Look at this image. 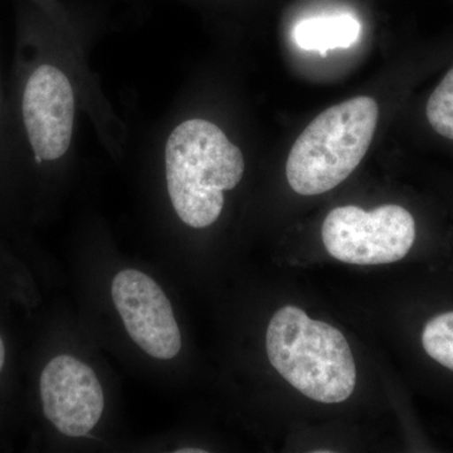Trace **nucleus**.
<instances>
[{
  "mask_svg": "<svg viewBox=\"0 0 453 453\" xmlns=\"http://www.w3.org/2000/svg\"><path fill=\"white\" fill-rule=\"evenodd\" d=\"M43 413L67 437L88 436L105 410V395L91 366L68 354L53 357L40 380Z\"/></svg>",
  "mask_w": 453,
  "mask_h": 453,
  "instance_id": "nucleus-7",
  "label": "nucleus"
},
{
  "mask_svg": "<svg viewBox=\"0 0 453 453\" xmlns=\"http://www.w3.org/2000/svg\"><path fill=\"white\" fill-rule=\"evenodd\" d=\"M55 43L40 18L22 23L8 100L14 148L38 168L67 157L76 127V88Z\"/></svg>",
  "mask_w": 453,
  "mask_h": 453,
  "instance_id": "nucleus-1",
  "label": "nucleus"
},
{
  "mask_svg": "<svg viewBox=\"0 0 453 453\" xmlns=\"http://www.w3.org/2000/svg\"><path fill=\"white\" fill-rule=\"evenodd\" d=\"M266 350L283 380L316 402L340 403L356 388V363L345 336L296 306H285L273 316Z\"/></svg>",
  "mask_w": 453,
  "mask_h": 453,
  "instance_id": "nucleus-3",
  "label": "nucleus"
},
{
  "mask_svg": "<svg viewBox=\"0 0 453 453\" xmlns=\"http://www.w3.org/2000/svg\"><path fill=\"white\" fill-rule=\"evenodd\" d=\"M362 26L350 14L315 17L294 27L292 38L301 50L326 55L329 50L350 49L359 40Z\"/></svg>",
  "mask_w": 453,
  "mask_h": 453,
  "instance_id": "nucleus-8",
  "label": "nucleus"
},
{
  "mask_svg": "<svg viewBox=\"0 0 453 453\" xmlns=\"http://www.w3.org/2000/svg\"><path fill=\"white\" fill-rule=\"evenodd\" d=\"M5 365V344L3 342L2 336H0V372H2L3 368H4Z\"/></svg>",
  "mask_w": 453,
  "mask_h": 453,
  "instance_id": "nucleus-12",
  "label": "nucleus"
},
{
  "mask_svg": "<svg viewBox=\"0 0 453 453\" xmlns=\"http://www.w3.org/2000/svg\"><path fill=\"white\" fill-rule=\"evenodd\" d=\"M426 113L440 135L453 140V67L429 97Z\"/></svg>",
  "mask_w": 453,
  "mask_h": 453,
  "instance_id": "nucleus-10",
  "label": "nucleus"
},
{
  "mask_svg": "<svg viewBox=\"0 0 453 453\" xmlns=\"http://www.w3.org/2000/svg\"><path fill=\"white\" fill-rule=\"evenodd\" d=\"M380 107L359 96L321 112L292 146L286 177L297 195L318 196L345 180L365 157Z\"/></svg>",
  "mask_w": 453,
  "mask_h": 453,
  "instance_id": "nucleus-4",
  "label": "nucleus"
},
{
  "mask_svg": "<svg viewBox=\"0 0 453 453\" xmlns=\"http://www.w3.org/2000/svg\"><path fill=\"white\" fill-rule=\"evenodd\" d=\"M422 344L432 359L453 371V311L434 316L426 324Z\"/></svg>",
  "mask_w": 453,
  "mask_h": 453,
  "instance_id": "nucleus-9",
  "label": "nucleus"
},
{
  "mask_svg": "<svg viewBox=\"0 0 453 453\" xmlns=\"http://www.w3.org/2000/svg\"><path fill=\"white\" fill-rule=\"evenodd\" d=\"M178 453H204V449H178L177 451Z\"/></svg>",
  "mask_w": 453,
  "mask_h": 453,
  "instance_id": "nucleus-14",
  "label": "nucleus"
},
{
  "mask_svg": "<svg viewBox=\"0 0 453 453\" xmlns=\"http://www.w3.org/2000/svg\"><path fill=\"white\" fill-rule=\"evenodd\" d=\"M325 249L345 264H393L407 256L416 240V222L401 205L371 211L356 205L335 208L321 228Z\"/></svg>",
  "mask_w": 453,
  "mask_h": 453,
  "instance_id": "nucleus-5",
  "label": "nucleus"
},
{
  "mask_svg": "<svg viewBox=\"0 0 453 453\" xmlns=\"http://www.w3.org/2000/svg\"><path fill=\"white\" fill-rule=\"evenodd\" d=\"M12 150H16V148L9 124L8 101H4L0 86V155L11 153Z\"/></svg>",
  "mask_w": 453,
  "mask_h": 453,
  "instance_id": "nucleus-11",
  "label": "nucleus"
},
{
  "mask_svg": "<svg viewBox=\"0 0 453 453\" xmlns=\"http://www.w3.org/2000/svg\"><path fill=\"white\" fill-rule=\"evenodd\" d=\"M111 296L131 340L148 356L170 360L180 353L177 319L168 296L155 280L127 268L113 277Z\"/></svg>",
  "mask_w": 453,
  "mask_h": 453,
  "instance_id": "nucleus-6",
  "label": "nucleus"
},
{
  "mask_svg": "<svg viewBox=\"0 0 453 453\" xmlns=\"http://www.w3.org/2000/svg\"><path fill=\"white\" fill-rule=\"evenodd\" d=\"M31 2L35 3V4L40 8V11H47V5H49L47 4V0H31Z\"/></svg>",
  "mask_w": 453,
  "mask_h": 453,
  "instance_id": "nucleus-13",
  "label": "nucleus"
},
{
  "mask_svg": "<svg viewBox=\"0 0 453 453\" xmlns=\"http://www.w3.org/2000/svg\"><path fill=\"white\" fill-rule=\"evenodd\" d=\"M166 190L184 225L207 228L219 220L225 192L242 180V150L214 122L187 119L169 131L164 142Z\"/></svg>",
  "mask_w": 453,
  "mask_h": 453,
  "instance_id": "nucleus-2",
  "label": "nucleus"
}]
</instances>
